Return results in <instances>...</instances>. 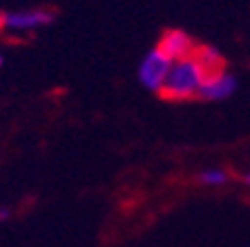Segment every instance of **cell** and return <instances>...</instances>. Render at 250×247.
<instances>
[{"label": "cell", "mask_w": 250, "mask_h": 247, "mask_svg": "<svg viewBox=\"0 0 250 247\" xmlns=\"http://www.w3.org/2000/svg\"><path fill=\"white\" fill-rule=\"evenodd\" d=\"M203 80L206 78H203L201 69H199V65L192 58L179 60L172 65L170 74L166 78V85L159 92V96L166 98V100H190V98H197Z\"/></svg>", "instance_id": "1"}, {"label": "cell", "mask_w": 250, "mask_h": 247, "mask_svg": "<svg viewBox=\"0 0 250 247\" xmlns=\"http://www.w3.org/2000/svg\"><path fill=\"white\" fill-rule=\"evenodd\" d=\"M172 65L174 62L170 60L167 56H163L159 49H150L146 54V58L141 60V67H139V80L143 87L152 89V92H161L163 85H166V78L170 74Z\"/></svg>", "instance_id": "2"}, {"label": "cell", "mask_w": 250, "mask_h": 247, "mask_svg": "<svg viewBox=\"0 0 250 247\" xmlns=\"http://www.w3.org/2000/svg\"><path fill=\"white\" fill-rule=\"evenodd\" d=\"M56 20V11L52 9H27V11H7L0 16V25L7 29H36V27H45L49 22Z\"/></svg>", "instance_id": "3"}, {"label": "cell", "mask_w": 250, "mask_h": 247, "mask_svg": "<svg viewBox=\"0 0 250 247\" xmlns=\"http://www.w3.org/2000/svg\"><path fill=\"white\" fill-rule=\"evenodd\" d=\"M194 47H197V42L188 36L186 31H181V29H166L161 34V38H159L156 49H159L163 56L170 58L172 62H179V60H188V58L192 56Z\"/></svg>", "instance_id": "4"}, {"label": "cell", "mask_w": 250, "mask_h": 247, "mask_svg": "<svg viewBox=\"0 0 250 247\" xmlns=\"http://www.w3.org/2000/svg\"><path fill=\"white\" fill-rule=\"evenodd\" d=\"M190 58L199 65V69H201L206 80L226 74V58L219 54V49H214V47H210V45H197Z\"/></svg>", "instance_id": "5"}, {"label": "cell", "mask_w": 250, "mask_h": 247, "mask_svg": "<svg viewBox=\"0 0 250 247\" xmlns=\"http://www.w3.org/2000/svg\"><path fill=\"white\" fill-rule=\"evenodd\" d=\"M237 92V78L232 74H221L217 78H210V80H203L201 89H199L197 98L199 100H224V98L232 96Z\"/></svg>", "instance_id": "6"}, {"label": "cell", "mask_w": 250, "mask_h": 247, "mask_svg": "<svg viewBox=\"0 0 250 247\" xmlns=\"http://www.w3.org/2000/svg\"><path fill=\"white\" fill-rule=\"evenodd\" d=\"M197 178L203 185H224V183H228L230 176H228V171H224V170H206V171H201Z\"/></svg>", "instance_id": "7"}, {"label": "cell", "mask_w": 250, "mask_h": 247, "mask_svg": "<svg viewBox=\"0 0 250 247\" xmlns=\"http://www.w3.org/2000/svg\"><path fill=\"white\" fill-rule=\"evenodd\" d=\"M11 216V209L9 207H0V221H7Z\"/></svg>", "instance_id": "8"}, {"label": "cell", "mask_w": 250, "mask_h": 247, "mask_svg": "<svg viewBox=\"0 0 250 247\" xmlns=\"http://www.w3.org/2000/svg\"><path fill=\"white\" fill-rule=\"evenodd\" d=\"M244 183H246V185H250V174H246V176H244Z\"/></svg>", "instance_id": "9"}, {"label": "cell", "mask_w": 250, "mask_h": 247, "mask_svg": "<svg viewBox=\"0 0 250 247\" xmlns=\"http://www.w3.org/2000/svg\"><path fill=\"white\" fill-rule=\"evenodd\" d=\"M0 65H2V56H0Z\"/></svg>", "instance_id": "10"}]
</instances>
